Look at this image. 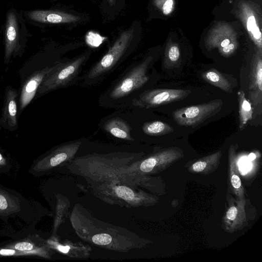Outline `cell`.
I'll list each match as a JSON object with an SVG mask.
<instances>
[{"instance_id":"obj_5","label":"cell","mask_w":262,"mask_h":262,"mask_svg":"<svg viewBox=\"0 0 262 262\" xmlns=\"http://www.w3.org/2000/svg\"><path fill=\"white\" fill-rule=\"evenodd\" d=\"M151 60L152 58L148 57L133 69L114 88L110 94L111 97L121 98L143 86L149 79L146 72Z\"/></svg>"},{"instance_id":"obj_3","label":"cell","mask_w":262,"mask_h":262,"mask_svg":"<svg viewBox=\"0 0 262 262\" xmlns=\"http://www.w3.org/2000/svg\"><path fill=\"white\" fill-rule=\"evenodd\" d=\"M133 36V30L123 32L107 52L90 69L87 78L94 79L111 70L126 50Z\"/></svg>"},{"instance_id":"obj_7","label":"cell","mask_w":262,"mask_h":262,"mask_svg":"<svg viewBox=\"0 0 262 262\" xmlns=\"http://www.w3.org/2000/svg\"><path fill=\"white\" fill-rule=\"evenodd\" d=\"M18 90L11 85L6 87L0 115V127L6 130L12 132L18 129Z\"/></svg>"},{"instance_id":"obj_10","label":"cell","mask_w":262,"mask_h":262,"mask_svg":"<svg viewBox=\"0 0 262 262\" xmlns=\"http://www.w3.org/2000/svg\"><path fill=\"white\" fill-rule=\"evenodd\" d=\"M17 25L15 14L10 12L7 16L5 34L4 63L9 64L14 53L17 51Z\"/></svg>"},{"instance_id":"obj_22","label":"cell","mask_w":262,"mask_h":262,"mask_svg":"<svg viewBox=\"0 0 262 262\" xmlns=\"http://www.w3.org/2000/svg\"><path fill=\"white\" fill-rule=\"evenodd\" d=\"M25 255L28 254L26 252L19 251L17 250L11 249H1L0 250V255L4 256H10L15 255Z\"/></svg>"},{"instance_id":"obj_15","label":"cell","mask_w":262,"mask_h":262,"mask_svg":"<svg viewBox=\"0 0 262 262\" xmlns=\"http://www.w3.org/2000/svg\"><path fill=\"white\" fill-rule=\"evenodd\" d=\"M180 57L179 48L176 45L171 46L168 49L167 54V68L174 67L178 62Z\"/></svg>"},{"instance_id":"obj_4","label":"cell","mask_w":262,"mask_h":262,"mask_svg":"<svg viewBox=\"0 0 262 262\" xmlns=\"http://www.w3.org/2000/svg\"><path fill=\"white\" fill-rule=\"evenodd\" d=\"M190 93V90L181 89H153L141 94L133 103L137 106L149 108L181 100Z\"/></svg>"},{"instance_id":"obj_20","label":"cell","mask_w":262,"mask_h":262,"mask_svg":"<svg viewBox=\"0 0 262 262\" xmlns=\"http://www.w3.org/2000/svg\"><path fill=\"white\" fill-rule=\"evenodd\" d=\"M112 238L108 234L101 233L94 235L92 237L93 243L99 245H106L109 244Z\"/></svg>"},{"instance_id":"obj_6","label":"cell","mask_w":262,"mask_h":262,"mask_svg":"<svg viewBox=\"0 0 262 262\" xmlns=\"http://www.w3.org/2000/svg\"><path fill=\"white\" fill-rule=\"evenodd\" d=\"M59 63L35 71L22 81L18 97V114L20 115L36 96L37 91L46 76Z\"/></svg>"},{"instance_id":"obj_27","label":"cell","mask_w":262,"mask_h":262,"mask_svg":"<svg viewBox=\"0 0 262 262\" xmlns=\"http://www.w3.org/2000/svg\"><path fill=\"white\" fill-rule=\"evenodd\" d=\"M237 210L236 207L232 206L230 207L226 214L227 217L230 220H234L237 215Z\"/></svg>"},{"instance_id":"obj_26","label":"cell","mask_w":262,"mask_h":262,"mask_svg":"<svg viewBox=\"0 0 262 262\" xmlns=\"http://www.w3.org/2000/svg\"><path fill=\"white\" fill-rule=\"evenodd\" d=\"M207 163L204 161H198L192 165L193 170L196 172H200L206 167Z\"/></svg>"},{"instance_id":"obj_12","label":"cell","mask_w":262,"mask_h":262,"mask_svg":"<svg viewBox=\"0 0 262 262\" xmlns=\"http://www.w3.org/2000/svg\"><path fill=\"white\" fill-rule=\"evenodd\" d=\"M202 78L207 82L227 93L232 92L231 82L221 73L214 69L204 72Z\"/></svg>"},{"instance_id":"obj_18","label":"cell","mask_w":262,"mask_h":262,"mask_svg":"<svg viewBox=\"0 0 262 262\" xmlns=\"http://www.w3.org/2000/svg\"><path fill=\"white\" fill-rule=\"evenodd\" d=\"M13 247L16 250L26 252L28 254L40 253L39 250L36 249L32 244L28 242L17 243L13 246Z\"/></svg>"},{"instance_id":"obj_31","label":"cell","mask_w":262,"mask_h":262,"mask_svg":"<svg viewBox=\"0 0 262 262\" xmlns=\"http://www.w3.org/2000/svg\"><path fill=\"white\" fill-rule=\"evenodd\" d=\"M255 158H256V156L254 153H251L250 154H249V155L248 156V159L251 161L255 159Z\"/></svg>"},{"instance_id":"obj_1","label":"cell","mask_w":262,"mask_h":262,"mask_svg":"<svg viewBox=\"0 0 262 262\" xmlns=\"http://www.w3.org/2000/svg\"><path fill=\"white\" fill-rule=\"evenodd\" d=\"M87 56V55H83L66 63H59L44 78L37 91L36 96H41L70 83L78 75Z\"/></svg>"},{"instance_id":"obj_19","label":"cell","mask_w":262,"mask_h":262,"mask_svg":"<svg viewBox=\"0 0 262 262\" xmlns=\"http://www.w3.org/2000/svg\"><path fill=\"white\" fill-rule=\"evenodd\" d=\"M115 191L118 196L124 200H132L134 198V194L133 191L126 186H117L115 187Z\"/></svg>"},{"instance_id":"obj_16","label":"cell","mask_w":262,"mask_h":262,"mask_svg":"<svg viewBox=\"0 0 262 262\" xmlns=\"http://www.w3.org/2000/svg\"><path fill=\"white\" fill-rule=\"evenodd\" d=\"M107 37L102 36L99 34L93 31H89L85 36L86 43L93 48L98 47Z\"/></svg>"},{"instance_id":"obj_29","label":"cell","mask_w":262,"mask_h":262,"mask_svg":"<svg viewBox=\"0 0 262 262\" xmlns=\"http://www.w3.org/2000/svg\"><path fill=\"white\" fill-rule=\"evenodd\" d=\"M57 248L58 250L64 253H68L70 249L69 246H62L61 245L58 246Z\"/></svg>"},{"instance_id":"obj_23","label":"cell","mask_w":262,"mask_h":262,"mask_svg":"<svg viewBox=\"0 0 262 262\" xmlns=\"http://www.w3.org/2000/svg\"><path fill=\"white\" fill-rule=\"evenodd\" d=\"M235 45L233 43H230L226 46L222 48L220 51L225 55L227 56L230 55L235 50Z\"/></svg>"},{"instance_id":"obj_30","label":"cell","mask_w":262,"mask_h":262,"mask_svg":"<svg viewBox=\"0 0 262 262\" xmlns=\"http://www.w3.org/2000/svg\"><path fill=\"white\" fill-rule=\"evenodd\" d=\"M230 43V39L228 38H226L222 41V42L220 43V46L222 48L226 46L227 45H229Z\"/></svg>"},{"instance_id":"obj_32","label":"cell","mask_w":262,"mask_h":262,"mask_svg":"<svg viewBox=\"0 0 262 262\" xmlns=\"http://www.w3.org/2000/svg\"><path fill=\"white\" fill-rule=\"evenodd\" d=\"M108 1L111 5H114V4L115 3V0H108Z\"/></svg>"},{"instance_id":"obj_14","label":"cell","mask_w":262,"mask_h":262,"mask_svg":"<svg viewBox=\"0 0 262 262\" xmlns=\"http://www.w3.org/2000/svg\"><path fill=\"white\" fill-rule=\"evenodd\" d=\"M142 130L147 135L161 136L172 133L173 128L164 122L154 121L144 123Z\"/></svg>"},{"instance_id":"obj_25","label":"cell","mask_w":262,"mask_h":262,"mask_svg":"<svg viewBox=\"0 0 262 262\" xmlns=\"http://www.w3.org/2000/svg\"><path fill=\"white\" fill-rule=\"evenodd\" d=\"M8 199L3 193H0V210L4 211L9 207Z\"/></svg>"},{"instance_id":"obj_28","label":"cell","mask_w":262,"mask_h":262,"mask_svg":"<svg viewBox=\"0 0 262 262\" xmlns=\"http://www.w3.org/2000/svg\"><path fill=\"white\" fill-rule=\"evenodd\" d=\"M231 184L235 188H238L241 185V181L237 175L234 174L231 177Z\"/></svg>"},{"instance_id":"obj_11","label":"cell","mask_w":262,"mask_h":262,"mask_svg":"<svg viewBox=\"0 0 262 262\" xmlns=\"http://www.w3.org/2000/svg\"><path fill=\"white\" fill-rule=\"evenodd\" d=\"M104 128L116 138L133 140L130 136L132 128L124 120L119 118H113L108 120L105 123Z\"/></svg>"},{"instance_id":"obj_8","label":"cell","mask_w":262,"mask_h":262,"mask_svg":"<svg viewBox=\"0 0 262 262\" xmlns=\"http://www.w3.org/2000/svg\"><path fill=\"white\" fill-rule=\"evenodd\" d=\"M248 98L255 106L262 103V59L261 54L253 59L249 75Z\"/></svg>"},{"instance_id":"obj_17","label":"cell","mask_w":262,"mask_h":262,"mask_svg":"<svg viewBox=\"0 0 262 262\" xmlns=\"http://www.w3.org/2000/svg\"><path fill=\"white\" fill-rule=\"evenodd\" d=\"M248 30L253 34L254 38L258 40V46L261 48V33L258 27H257L255 19L254 16H251L248 19L247 23Z\"/></svg>"},{"instance_id":"obj_21","label":"cell","mask_w":262,"mask_h":262,"mask_svg":"<svg viewBox=\"0 0 262 262\" xmlns=\"http://www.w3.org/2000/svg\"><path fill=\"white\" fill-rule=\"evenodd\" d=\"M157 162L156 158L151 157L143 161L140 165V169L144 172H150L152 170Z\"/></svg>"},{"instance_id":"obj_13","label":"cell","mask_w":262,"mask_h":262,"mask_svg":"<svg viewBox=\"0 0 262 262\" xmlns=\"http://www.w3.org/2000/svg\"><path fill=\"white\" fill-rule=\"evenodd\" d=\"M239 128L242 130L247 122L251 120L253 109L251 103L246 98L243 91L237 93Z\"/></svg>"},{"instance_id":"obj_24","label":"cell","mask_w":262,"mask_h":262,"mask_svg":"<svg viewBox=\"0 0 262 262\" xmlns=\"http://www.w3.org/2000/svg\"><path fill=\"white\" fill-rule=\"evenodd\" d=\"M173 5V0H166L163 6V12L165 15H168L172 10Z\"/></svg>"},{"instance_id":"obj_9","label":"cell","mask_w":262,"mask_h":262,"mask_svg":"<svg viewBox=\"0 0 262 262\" xmlns=\"http://www.w3.org/2000/svg\"><path fill=\"white\" fill-rule=\"evenodd\" d=\"M32 20L43 23L64 24L78 21L77 16L58 11L35 10L28 13Z\"/></svg>"},{"instance_id":"obj_2","label":"cell","mask_w":262,"mask_h":262,"mask_svg":"<svg viewBox=\"0 0 262 262\" xmlns=\"http://www.w3.org/2000/svg\"><path fill=\"white\" fill-rule=\"evenodd\" d=\"M222 105V100H214L176 110L172 115L180 126H195L220 111Z\"/></svg>"}]
</instances>
